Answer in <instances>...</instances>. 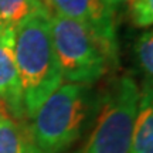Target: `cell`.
<instances>
[{
  "label": "cell",
  "mask_w": 153,
  "mask_h": 153,
  "mask_svg": "<svg viewBox=\"0 0 153 153\" xmlns=\"http://www.w3.org/2000/svg\"><path fill=\"white\" fill-rule=\"evenodd\" d=\"M14 57L26 118L31 119L64 82L50 30V13H37L14 27Z\"/></svg>",
  "instance_id": "cell-1"
},
{
  "label": "cell",
  "mask_w": 153,
  "mask_h": 153,
  "mask_svg": "<svg viewBox=\"0 0 153 153\" xmlns=\"http://www.w3.org/2000/svg\"><path fill=\"white\" fill-rule=\"evenodd\" d=\"M87 85L61 84L31 118L30 133L43 153H62L81 136L89 114Z\"/></svg>",
  "instance_id": "cell-2"
},
{
  "label": "cell",
  "mask_w": 153,
  "mask_h": 153,
  "mask_svg": "<svg viewBox=\"0 0 153 153\" xmlns=\"http://www.w3.org/2000/svg\"><path fill=\"white\" fill-rule=\"evenodd\" d=\"M50 30L64 81L89 87L104 76L112 61L101 41L85 26L50 14Z\"/></svg>",
  "instance_id": "cell-3"
},
{
  "label": "cell",
  "mask_w": 153,
  "mask_h": 153,
  "mask_svg": "<svg viewBox=\"0 0 153 153\" xmlns=\"http://www.w3.org/2000/svg\"><path fill=\"white\" fill-rule=\"evenodd\" d=\"M140 88L131 75L120 76L104 97L98 118L78 153H131Z\"/></svg>",
  "instance_id": "cell-4"
},
{
  "label": "cell",
  "mask_w": 153,
  "mask_h": 153,
  "mask_svg": "<svg viewBox=\"0 0 153 153\" xmlns=\"http://www.w3.org/2000/svg\"><path fill=\"white\" fill-rule=\"evenodd\" d=\"M50 14L81 23L105 47L112 64L118 61L115 9L106 0H41Z\"/></svg>",
  "instance_id": "cell-5"
},
{
  "label": "cell",
  "mask_w": 153,
  "mask_h": 153,
  "mask_svg": "<svg viewBox=\"0 0 153 153\" xmlns=\"http://www.w3.org/2000/svg\"><path fill=\"white\" fill-rule=\"evenodd\" d=\"M0 104L13 119L26 118L23 91L14 57V28L6 27L0 40Z\"/></svg>",
  "instance_id": "cell-6"
},
{
  "label": "cell",
  "mask_w": 153,
  "mask_h": 153,
  "mask_svg": "<svg viewBox=\"0 0 153 153\" xmlns=\"http://www.w3.org/2000/svg\"><path fill=\"white\" fill-rule=\"evenodd\" d=\"M131 153H153V84L149 82L140 88Z\"/></svg>",
  "instance_id": "cell-7"
},
{
  "label": "cell",
  "mask_w": 153,
  "mask_h": 153,
  "mask_svg": "<svg viewBox=\"0 0 153 153\" xmlns=\"http://www.w3.org/2000/svg\"><path fill=\"white\" fill-rule=\"evenodd\" d=\"M0 153H43L34 143L30 129L13 119L10 115H0Z\"/></svg>",
  "instance_id": "cell-8"
},
{
  "label": "cell",
  "mask_w": 153,
  "mask_h": 153,
  "mask_svg": "<svg viewBox=\"0 0 153 153\" xmlns=\"http://www.w3.org/2000/svg\"><path fill=\"white\" fill-rule=\"evenodd\" d=\"M37 13H48L41 0H0V20L7 27H16Z\"/></svg>",
  "instance_id": "cell-9"
},
{
  "label": "cell",
  "mask_w": 153,
  "mask_h": 153,
  "mask_svg": "<svg viewBox=\"0 0 153 153\" xmlns=\"http://www.w3.org/2000/svg\"><path fill=\"white\" fill-rule=\"evenodd\" d=\"M135 51L137 62L146 75V82L153 84V30L145 33L137 40Z\"/></svg>",
  "instance_id": "cell-10"
},
{
  "label": "cell",
  "mask_w": 153,
  "mask_h": 153,
  "mask_svg": "<svg viewBox=\"0 0 153 153\" xmlns=\"http://www.w3.org/2000/svg\"><path fill=\"white\" fill-rule=\"evenodd\" d=\"M132 20L137 27L153 26V0H128Z\"/></svg>",
  "instance_id": "cell-11"
},
{
  "label": "cell",
  "mask_w": 153,
  "mask_h": 153,
  "mask_svg": "<svg viewBox=\"0 0 153 153\" xmlns=\"http://www.w3.org/2000/svg\"><path fill=\"white\" fill-rule=\"evenodd\" d=\"M109 4H112L115 7V9H118V6L122 4V3H125V1H128V0H106Z\"/></svg>",
  "instance_id": "cell-12"
},
{
  "label": "cell",
  "mask_w": 153,
  "mask_h": 153,
  "mask_svg": "<svg viewBox=\"0 0 153 153\" xmlns=\"http://www.w3.org/2000/svg\"><path fill=\"white\" fill-rule=\"evenodd\" d=\"M6 27H7V26H6L4 23H3L1 20H0V40H1V37H3V33H4Z\"/></svg>",
  "instance_id": "cell-13"
},
{
  "label": "cell",
  "mask_w": 153,
  "mask_h": 153,
  "mask_svg": "<svg viewBox=\"0 0 153 153\" xmlns=\"http://www.w3.org/2000/svg\"><path fill=\"white\" fill-rule=\"evenodd\" d=\"M6 112H7V111H6V108L1 104H0V115H1V114H6ZM7 114H9V112H7Z\"/></svg>",
  "instance_id": "cell-14"
}]
</instances>
